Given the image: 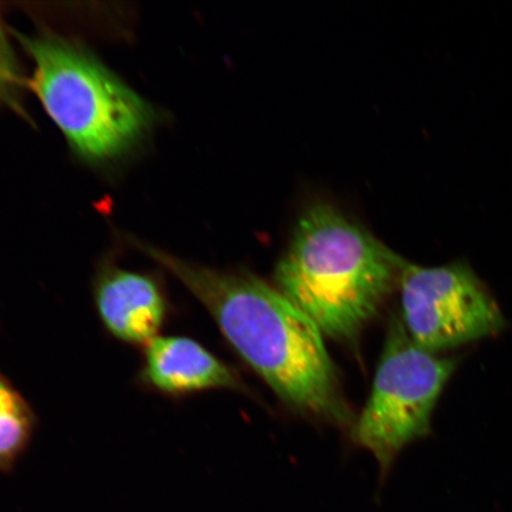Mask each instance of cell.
<instances>
[{
    "instance_id": "1",
    "label": "cell",
    "mask_w": 512,
    "mask_h": 512,
    "mask_svg": "<svg viewBox=\"0 0 512 512\" xmlns=\"http://www.w3.org/2000/svg\"><path fill=\"white\" fill-rule=\"evenodd\" d=\"M126 241L206 307L229 344L287 406L337 426L355 425L322 331L277 288L247 272L194 264L132 236Z\"/></svg>"
},
{
    "instance_id": "3",
    "label": "cell",
    "mask_w": 512,
    "mask_h": 512,
    "mask_svg": "<svg viewBox=\"0 0 512 512\" xmlns=\"http://www.w3.org/2000/svg\"><path fill=\"white\" fill-rule=\"evenodd\" d=\"M21 42L34 64L32 89L83 159L123 157L150 131L153 108L86 49L50 34Z\"/></svg>"
},
{
    "instance_id": "5",
    "label": "cell",
    "mask_w": 512,
    "mask_h": 512,
    "mask_svg": "<svg viewBox=\"0 0 512 512\" xmlns=\"http://www.w3.org/2000/svg\"><path fill=\"white\" fill-rule=\"evenodd\" d=\"M399 291L403 328L416 345L433 354L503 328L495 299L465 262L422 267L405 260Z\"/></svg>"
},
{
    "instance_id": "2",
    "label": "cell",
    "mask_w": 512,
    "mask_h": 512,
    "mask_svg": "<svg viewBox=\"0 0 512 512\" xmlns=\"http://www.w3.org/2000/svg\"><path fill=\"white\" fill-rule=\"evenodd\" d=\"M402 256L328 201L300 214L274 287L322 334L355 344L399 290Z\"/></svg>"
},
{
    "instance_id": "4",
    "label": "cell",
    "mask_w": 512,
    "mask_h": 512,
    "mask_svg": "<svg viewBox=\"0 0 512 512\" xmlns=\"http://www.w3.org/2000/svg\"><path fill=\"white\" fill-rule=\"evenodd\" d=\"M454 368L453 358L420 348L401 319L392 320L373 389L354 425L358 445L373 454L382 473L403 448L430 433L434 407Z\"/></svg>"
},
{
    "instance_id": "9",
    "label": "cell",
    "mask_w": 512,
    "mask_h": 512,
    "mask_svg": "<svg viewBox=\"0 0 512 512\" xmlns=\"http://www.w3.org/2000/svg\"><path fill=\"white\" fill-rule=\"evenodd\" d=\"M21 86V74L14 51L0 21V102L12 104Z\"/></svg>"
},
{
    "instance_id": "6",
    "label": "cell",
    "mask_w": 512,
    "mask_h": 512,
    "mask_svg": "<svg viewBox=\"0 0 512 512\" xmlns=\"http://www.w3.org/2000/svg\"><path fill=\"white\" fill-rule=\"evenodd\" d=\"M91 296L105 334L131 348L162 335L175 313L162 274L128 270L112 256L96 266Z\"/></svg>"
},
{
    "instance_id": "7",
    "label": "cell",
    "mask_w": 512,
    "mask_h": 512,
    "mask_svg": "<svg viewBox=\"0 0 512 512\" xmlns=\"http://www.w3.org/2000/svg\"><path fill=\"white\" fill-rule=\"evenodd\" d=\"M142 392L181 400L215 389L242 388L235 371L187 336L160 335L140 349L133 380Z\"/></svg>"
},
{
    "instance_id": "8",
    "label": "cell",
    "mask_w": 512,
    "mask_h": 512,
    "mask_svg": "<svg viewBox=\"0 0 512 512\" xmlns=\"http://www.w3.org/2000/svg\"><path fill=\"white\" fill-rule=\"evenodd\" d=\"M38 427L34 407L0 370V473H11L28 452Z\"/></svg>"
}]
</instances>
